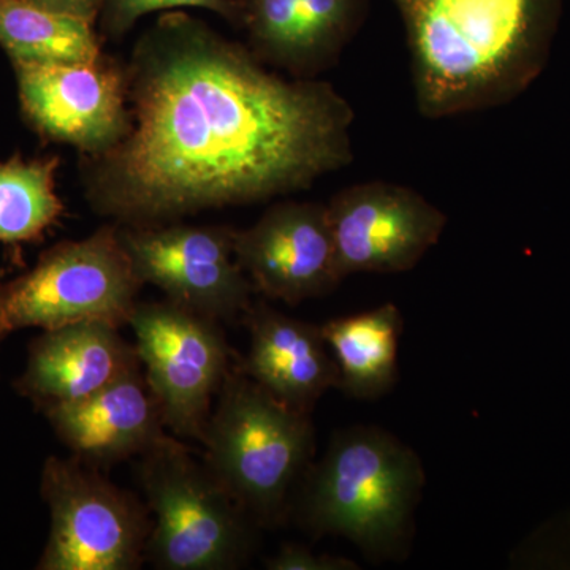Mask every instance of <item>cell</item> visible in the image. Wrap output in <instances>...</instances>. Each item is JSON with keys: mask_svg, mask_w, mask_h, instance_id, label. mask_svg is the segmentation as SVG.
<instances>
[{"mask_svg": "<svg viewBox=\"0 0 570 570\" xmlns=\"http://www.w3.org/2000/svg\"><path fill=\"white\" fill-rule=\"evenodd\" d=\"M122 71L127 132L80 160L86 202L112 224L261 204L354 163V108L332 82L277 73L184 11L142 32Z\"/></svg>", "mask_w": 570, "mask_h": 570, "instance_id": "6da1fadb", "label": "cell"}, {"mask_svg": "<svg viewBox=\"0 0 570 570\" xmlns=\"http://www.w3.org/2000/svg\"><path fill=\"white\" fill-rule=\"evenodd\" d=\"M423 118L490 110L543 69L558 0H395Z\"/></svg>", "mask_w": 570, "mask_h": 570, "instance_id": "7a4b0ae2", "label": "cell"}, {"mask_svg": "<svg viewBox=\"0 0 570 570\" xmlns=\"http://www.w3.org/2000/svg\"><path fill=\"white\" fill-rule=\"evenodd\" d=\"M425 485L422 459L406 442L384 428L348 426L307 469L291 515L314 538H343L367 560L401 562Z\"/></svg>", "mask_w": 570, "mask_h": 570, "instance_id": "3957f363", "label": "cell"}, {"mask_svg": "<svg viewBox=\"0 0 570 570\" xmlns=\"http://www.w3.org/2000/svg\"><path fill=\"white\" fill-rule=\"evenodd\" d=\"M202 445L206 466L254 523L276 528L291 517L296 490L313 464L316 431L311 415L266 392L236 358Z\"/></svg>", "mask_w": 570, "mask_h": 570, "instance_id": "277c9868", "label": "cell"}, {"mask_svg": "<svg viewBox=\"0 0 570 570\" xmlns=\"http://www.w3.org/2000/svg\"><path fill=\"white\" fill-rule=\"evenodd\" d=\"M138 480L154 515L146 562L160 570H234L249 560L257 524L181 439L164 434L146 450Z\"/></svg>", "mask_w": 570, "mask_h": 570, "instance_id": "5b68a950", "label": "cell"}, {"mask_svg": "<svg viewBox=\"0 0 570 570\" xmlns=\"http://www.w3.org/2000/svg\"><path fill=\"white\" fill-rule=\"evenodd\" d=\"M142 284L122 246L118 224L63 242L29 272L0 283V341L21 330L80 322L129 325Z\"/></svg>", "mask_w": 570, "mask_h": 570, "instance_id": "8992f818", "label": "cell"}, {"mask_svg": "<svg viewBox=\"0 0 570 570\" xmlns=\"http://www.w3.org/2000/svg\"><path fill=\"white\" fill-rule=\"evenodd\" d=\"M40 493L51 528L39 570H137L151 534L148 505L70 456L43 464Z\"/></svg>", "mask_w": 570, "mask_h": 570, "instance_id": "52a82bcc", "label": "cell"}, {"mask_svg": "<svg viewBox=\"0 0 570 570\" xmlns=\"http://www.w3.org/2000/svg\"><path fill=\"white\" fill-rule=\"evenodd\" d=\"M220 322L164 302L137 303L129 326L165 428L204 442L213 400L236 358Z\"/></svg>", "mask_w": 570, "mask_h": 570, "instance_id": "ba28073f", "label": "cell"}, {"mask_svg": "<svg viewBox=\"0 0 570 570\" xmlns=\"http://www.w3.org/2000/svg\"><path fill=\"white\" fill-rule=\"evenodd\" d=\"M235 230L183 223L119 225L142 285L151 284L168 302L217 322L243 321L254 303V285L235 257Z\"/></svg>", "mask_w": 570, "mask_h": 570, "instance_id": "9c48e42d", "label": "cell"}, {"mask_svg": "<svg viewBox=\"0 0 570 570\" xmlns=\"http://www.w3.org/2000/svg\"><path fill=\"white\" fill-rule=\"evenodd\" d=\"M326 212L341 281L358 273L411 272L438 245L449 223L417 190L385 181L344 187Z\"/></svg>", "mask_w": 570, "mask_h": 570, "instance_id": "30bf717a", "label": "cell"}, {"mask_svg": "<svg viewBox=\"0 0 570 570\" xmlns=\"http://www.w3.org/2000/svg\"><path fill=\"white\" fill-rule=\"evenodd\" d=\"M235 257L255 294L296 306L343 283L326 205L281 202L235 230Z\"/></svg>", "mask_w": 570, "mask_h": 570, "instance_id": "8fae6325", "label": "cell"}, {"mask_svg": "<svg viewBox=\"0 0 570 570\" xmlns=\"http://www.w3.org/2000/svg\"><path fill=\"white\" fill-rule=\"evenodd\" d=\"M17 67L22 111L50 140L96 156L127 132L126 81L121 66L97 62Z\"/></svg>", "mask_w": 570, "mask_h": 570, "instance_id": "7c38bea8", "label": "cell"}, {"mask_svg": "<svg viewBox=\"0 0 570 570\" xmlns=\"http://www.w3.org/2000/svg\"><path fill=\"white\" fill-rule=\"evenodd\" d=\"M247 48L272 69L318 78L340 62L365 20V0H236Z\"/></svg>", "mask_w": 570, "mask_h": 570, "instance_id": "4fadbf2b", "label": "cell"}, {"mask_svg": "<svg viewBox=\"0 0 570 570\" xmlns=\"http://www.w3.org/2000/svg\"><path fill=\"white\" fill-rule=\"evenodd\" d=\"M140 367L135 344L124 340L119 326L80 322L33 337L13 387L45 414L85 400Z\"/></svg>", "mask_w": 570, "mask_h": 570, "instance_id": "5bb4252c", "label": "cell"}, {"mask_svg": "<svg viewBox=\"0 0 570 570\" xmlns=\"http://www.w3.org/2000/svg\"><path fill=\"white\" fill-rule=\"evenodd\" d=\"M45 417L71 456L96 469L141 456L167 434L142 367L85 400L45 412Z\"/></svg>", "mask_w": 570, "mask_h": 570, "instance_id": "9a60e30c", "label": "cell"}, {"mask_svg": "<svg viewBox=\"0 0 570 570\" xmlns=\"http://www.w3.org/2000/svg\"><path fill=\"white\" fill-rule=\"evenodd\" d=\"M249 348L238 358L247 377L288 407L313 415L318 400L340 387V371L321 325L285 316L264 299L243 317Z\"/></svg>", "mask_w": 570, "mask_h": 570, "instance_id": "2e32d148", "label": "cell"}, {"mask_svg": "<svg viewBox=\"0 0 570 570\" xmlns=\"http://www.w3.org/2000/svg\"><path fill=\"white\" fill-rule=\"evenodd\" d=\"M340 371L344 395L376 401L395 389L397 352L404 318L395 303H384L354 316L332 318L321 325Z\"/></svg>", "mask_w": 570, "mask_h": 570, "instance_id": "e0dca14e", "label": "cell"}, {"mask_svg": "<svg viewBox=\"0 0 570 570\" xmlns=\"http://www.w3.org/2000/svg\"><path fill=\"white\" fill-rule=\"evenodd\" d=\"M0 47L14 66L97 62L104 58L92 21L31 0H0Z\"/></svg>", "mask_w": 570, "mask_h": 570, "instance_id": "ac0fdd59", "label": "cell"}, {"mask_svg": "<svg viewBox=\"0 0 570 570\" xmlns=\"http://www.w3.org/2000/svg\"><path fill=\"white\" fill-rule=\"evenodd\" d=\"M58 157L0 163V243L22 245L40 239L58 223L63 204L56 194Z\"/></svg>", "mask_w": 570, "mask_h": 570, "instance_id": "d6986e66", "label": "cell"}, {"mask_svg": "<svg viewBox=\"0 0 570 570\" xmlns=\"http://www.w3.org/2000/svg\"><path fill=\"white\" fill-rule=\"evenodd\" d=\"M178 9L209 10L234 24H239L236 0H107L102 10L104 28L108 36L118 39L126 36L135 22L146 14Z\"/></svg>", "mask_w": 570, "mask_h": 570, "instance_id": "ffe728a7", "label": "cell"}, {"mask_svg": "<svg viewBox=\"0 0 570 570\" xmlns=\"http://www.w3.org/2000/svg\"><path fill=\"white\" fill-rule=\"evenodd\" d=\"M269 570H360L354 560L335 554L316 553L298 543H285L275 557L265 561Z\"/></svg>", "mask_w": 570, "mask_h": 570, "instance_id": "44dd1931", "label": "cell"}, {"mask_svg": "<svg viewBox=\"0 0 570 570\" xmlns=\"http://www.w3.org/2000/svg\"><path fill=\"white\" fill-rule=\"evenodd\" d=\"M31 2L94 22L102 13L107 0H31Z\"/></svg>", "mask_w": 570, "mask_h": 570, "instance_id": "7402d4cb", "label": "cell"}]
</instances>
